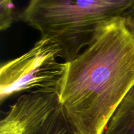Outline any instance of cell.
Instances as JSON below:
<instances>
[{"label": "cell", "mask_w": 134, "mask_h": 134, "mask_svg": "<svg viewBox=\"0 0 134 134\" xmlns=\"http://www.w3.org/2000/svg\"><path fill=\"white\" fill-rule=\"evenodd\" d=\"M134 86V35L124 17L104 22L72 61L60 95L75 134H102Z\"/></svg>", "instance_id": "cell-1"}, {"label": "cell", "mask_w": 134, "mask_h": 134, "mask_svg": "<svg viewBox=\"0 0 134 134\" xmlns=\"http://www.w3.org/2000/svg\"><path fill=\"white\" fill-rule=\"evenodd\" d=\"M134 0H29L20 14L60 50L65 62L74 60L89 44L98 27L124 15Z\"/></svg>", "instance_id": "cell-2"}, {"label": "cell", "mask_w": 134, "mask_h": 134, "mask_svg": "<svg viewBox=\"0 0 134 134\" xmlns=\"http://www.w3.org/2000/svg\"><path fill=\"white\" fill-rule=\"evenodd\" d=\"M59 59L58 47L49 39L41 38L27 52L2 64L1 102L22 92L51 93L60 97L68 62Z\"/></svg>", "instance_id": "cell-3"}, {"label": "cell", "mask_w": 134, "mask_h": 134, "mask_svg": "<svg viewBox=\"0 0 134 134\" xmlns=\"http://www.w3.org/2000/svg\"><path fill=\"white\" fill-rule=\"evenodd\" d=\"M23 134H75L58 95L28 92L9 107Z\"/></svg>", "instance_id": "cell-4"}, {"label": "cell", "mask_w": 134, "mask_h": 134, "mask_svg": "<svg viewBox=\"0 0 134 134\" xmlns=\"http://www.w3.org/2000/svg\"><path fill=\"white\" fill-rule=\"evenodd\" d=\"M102 134H134V86L114 111Z\"/></svg>", "instance_id": "cell-5"}, {"label": "cell", "mask_w": 134, "mask_h": 134, "mask_svg": "<svg viewBox=\"0 0 134 134\" xmlns=\"http://www.w3.org/2000/svg\"><path fill=\"white\" fill-rule=\"evenodd\" d=\"M14 6L13 0H0V29L9 28L14 21Z\"/></svg>", "instance_id": "cell-6"}, {"label": "cell", "mask_w": 134, "mask_h": 134, "mask_svg": "<svg viewBox=\"0 0 134 134\" xmlns=\"http://www.w3.org/2000/svg\"><path fill=\"white\" fill-rule=\"evenodd\" d=\"M122 16L125 19L127 26L134 35V6L129 9Z\"/></svg>", "instance_id": "cell-7"}]
</instances>
